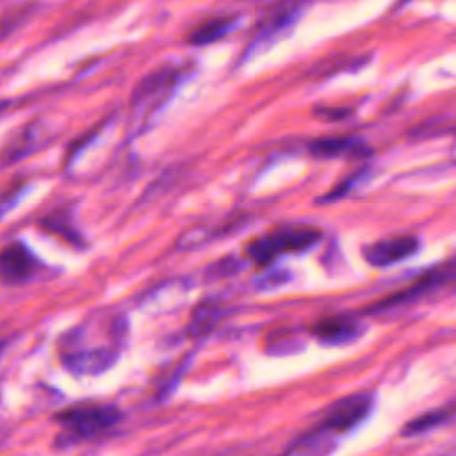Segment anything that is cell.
I'll list each match as a JSON object with an SVG mask.
<instances>
[{
	"mask_svg": "<svg viewBox=\"0 0 456 456\" xmlns=\"http://www.w3.org/2000/svg\"><path fill=\"white\" fill-rule=\"evenodd\" d=\"M41 226L46 232H52V233H57V235L64 237L68 242H71L75 246L80 244V233L73 228L69 212H66V210H59V212H53V214L46 216L41 221Z\"/></svg>",
	"mask_w": 456,
	"mask_h": 456,
	"instance_id": "obj_16",
	"label": "cell"
},
{
	"mask_svg": "<svg viewBox=\"0 0 456 456\" xmlns=\"http://www.w3.org/2000/svg\"><path fill=\"white\" fill-rule=\"evenodd\" d=\"M191 75L187 64H167L148 73L132 93L134 112L141 118L157 114L178 91L183 80Z\"/></svg>",
	"mask_w": 456,
	"mask_h": 456,
	"instance_id": "obj_1",
	"label": "cell"
},
{
	"mask_svg": "<svg viewBox=\"0 0 456 456\" xmlns=\"http://www.w3.org/2000/svg\"><path fill=\"white\" fill-rule=\"evenodd\" d=\"M321 240V232L312 226H287L265 233L248 244V255L258 265H267L281 255L303 253Z\"/></svg>",
	"mask_w": 456,
	"mask_h": 456,
	"instance_id": "obj_2",
	"label": "cell"
},
{
	"mask_svg": "<svg viewBox=\"0 0 456 456\" xmlns=\"http://www.w3.org/2000/svg\"><path fill=\"white\" fill-rule=\"evenodd\" d=\"M240 23L239 16H212L198 23L187 34V43L192 46L212 45L223 37H226L232 30Z\"/></svg>",
	"mask_w": 456,
	"mask_h": 456,
	"instance_id": "obj_10",
	"label": "cell"
},
{
	"mask_svg": "<svg viewBox=\"0 0 456 456\" xmlns=\"http://www.w3.org/2000/svg\"><path fill=\"white\" fill-rule=\"evenodd\" d=\"M306 5L308 0H280L274 5H271L258 20L253 32V39L244 57H248L255 50H260L264 45H271L281 36H285L297 23Z\"/></svg>",
	"mask_w": 456,
	"mask_h": 456,
	"instance_id": "obj_4",
	"label": "cell"
},
{
	"mask_svg": "<svg viewBox=\"0 0 456 456\" xmlns=\"http://www.w3.org/2000/svg\"><path fill=\"white\" fill-rule=\"evenodd\" d=\"M290 280V273L285 269H269L255 280V287L258 290H273L285 285Z\"/></svg>",
	"mask_w": 456,
	"mask_h": 456,
	"instance_id": "obj_18",
	"label": "cell"
},
{
	"mask_svg": "<svg viewBox=\"0 0 456 456\" xmlns=\"http://www.w3.org/2000/svg\"><path fill=\"white\" fill-rule=\"evenodd\" d=\"M408 2H411V0H399V7H403V5L408 4Z\"/></svg>",
	"mask_w": 456,
	"mask_h": 456,
	"instance_id": "obj_22",
	"label": "cell"
},
{
	"mask_svg": "<svg viewBox=\"0 0 456 456\" xmlns=\"http://www.w3.org/2000/svg\"><path fill=\"white\" fill-rule=\"evenodd\" d=\"M0 436H2V433H0Z\"/></svg>",
	"mask_w": 456,
	"mask_h": 456,
	"instance_id": "obj_24",
	"label": "cell"
},
{
	"mask_svg": "<svg viewBox=\"0 0 456 456\" xmlns=\"http://www.w3.org/2000/svg\"><path fill=\"white\" fill-rule=\"evenodd\" d=\"M420 248V242L413 235H395L376 240L363 248V258L369 265L388 267L397 262H403L415 255Z\"/></svg>",
	"mask_w": 456,
	"mask_h": 456,
	"instance_id": "obj_7",
	"label": "cell"
},
{
	"mask_svg": "<svg viewBox=\"0 0 456 456\" xmlns=\"http://www.w3.org/2000/svg\"><path fill=\"white\" fill-rule=\"evenodd\" d=\"M39 132L41 128H37L36 125H28L25 126L2 151H0V164H11L18 159H23L27 153H30L36 148V142L39 139Z\"/></svg>",
	"mask_w": 456,
	"mask_h": 456,
	"instance_id": "obj_15",
	"label": "cell"
},
{
	"mask_svg": "<svg viewBox=\"0 0 456 456\" xmlns=\"http://www.w3.org/2000/svg\"><path fill=\"white\" fill-rule=\"evenodd\" d=\"M310 153L321 159H333L340 155H367L369 148L354 137H322L310 142Z\"/></svg>",
	"mask_w": 456,
	"mask_h": 456,
	"instance_id": "obj_13",
	"label": "cell"
},
{
	"mask_svg": "<svg viewBox=\"0 0 456 456\" xmlns=\"http://www.w3.org/2000/svg\"><path fill=\"white\" fill-rule=\"evenodd\" d=\"M239 267L240 265L235 258H223L210 267V273H214L216 276H224V274H232V273L239 271Z\"/></svg>",
	"mask_w": 456,
	"mask_h": 456,
	"instance_id": "obj_21",
	"label": "cell"
},
{
	"mask_svg": "<svg viewBox=\"0 0 456 456\" xmlns=\"http://www.w3.org/2000/svg\"><path fill=\"white\" fill-rule=\"evenodd\" d=\"M4 347H5V342H4V340H0V354H2V351H4Z\"/></svg>",
	"mask_w": 456,
	"mask_h": 456,
	"instance_id": "obj_23",
	"label": "cell"
},
{
	"mask_svg": "<svg viewBox=\"0 0 456 456\" xmlns=\"http://www.w3.org/2000/svg\"><path fill=\"white\" fill-rule=\"evenodd\" d=\"M27 191H28V185L20 182L0 192V219H4L21 201Z\"/></svg>",
	"mask_w": 456,
	"mask_h": 456,
	"instance_id": "obj_17",
	"label": "cell"
},
{
	"mask_svg": "<svg viewBox=\"0 0 456 456\" xmlns=\"http://www.w3.org/2000/svg\"><path fill=\"white\" fill-rule=\"evenodd\" d=\"M335 436L319 424L314 431L299 436L281 456H330L337 447Z\"/></svg>",
	"mask_w": 456,
	"mask_h": 456,
	"instance_id": "obj_11",
	"label": "cell"
},
{
	"mask_svg": "<svg viewBox=\"0 0 456 456\" xmlns=\"http://www.w3.org/2000/svg\"><path fill=\"white\" fill-rule=\"evenodd\" d=\"M37 267L36 255L23 242H11L0 249V281L5 285L28 281Z\"/></svg>",
	"mask_w": 456,
	"mask_h": 456,
	"instance_id": "obj_6",
	"label": "cell"
},
{
	"mask_svg": "<svg viewBox=\"0 0 456 456\" xmlns=\"http://www.w3.org/2000/svg\"><path fill=\"white\" fill-rule=\"evenodd\" d=\"M454 417H456V401L442 404L438 408H433L422 415L410 419L401 428V435L403 436H419V435H424L428 431H433V429L447 424Z\"/></svg>",
	"mask_w": 456,
	"mask_h": 456,
	"instance_id": "obj_12",
	"label": "cell"
},
{
	"mask_svg": "<svg viewBox=\"0 0 456 456\" xmlns=\"http://www.w3.org/2000/svg\"><path fill=\"white\" fill-rule=\"evenodd\" d=\"M121 417V411L110 404H78L61 411L57 422L64 428V438L77 442L114 428Z\"/></svg>",
	"mask_w": 456,
	"mask_h": 456,
	"instance_id": "obj_3",
	"label": "cell"
},
{
	"mask_svg": "<svg viewBox=\"0 0 456 456\" xmlns=\"http://www.w3.org/2000/svg\"><path fill=\"white\" fill-rule=\"evenodd\" d=\"M363 328L349 317H328L319 321L312 333L314 337L328 346H346L362 335Z\"/></svg>",
	"mask_w": 456,
	"mask_h": 456,
	"instance_id": "obj_9",
	"label": "cell"
},
{
	"mask_svg": "<svg viewBox=\"0 0 456 456\" xmlns=\"http://www.w3.org/2000/svg\"><path fill=\"white\" fill-rule=\"evenodd\" d=\"M351 109L347 107H328V105H319L314 109V116L324 121H338L342 118H347Z\"/></svg>",
	"mask_w": 456,
	"mask_h": 456,
	"instance_id": "obj_20",
	"label": "cell"
},
{
	"mask_svg": "<svg viewBox=\"0 0 456 456\" xmlns=\"http://www.w3.org/2000/svg\"><path fill=\"white\" fill-rule=\"evenodd\" d=\"M118 360V353L109 347L73 349L64 353L62 365L75 376H98L110 369Z\"/></svg>",
	"mask_w": 456,
	"mask_h": 456,
	"instance_id": "obj_8",
	"label": "cell"
},
{
	"mask_svg": "<svg viewBox=\"0 0 456 456\" xmlns=\"http://www.w3.org/2000/svg\"><path fill=\"white\" fill-rule=\"evenodd\" d=\"M365 176H367V171H365V169H362V171L351 175V176L346 178L342 183H338L331 192H328L321 201H335V200L346 196V194L351 192L354 187H358V185L365 180Z\"/></svg>",
	"mask_w": 456,
	"mask_h": 456,
	"instance_id": "obj_19",
	"label": "cell"
},
{
	"mask_svg": "<svg viewBox=\"0 0 456 456\" xmlns=\"http://www.w3.org/2000/svg\"><path fill=\"white\" fill-rule=\"evenodd\" d=\"M372 408V395L367 392L349 394L328 406L321 426L333 435H344L356 428Z\"/></svg>",
	"mask_w": 456,
	"mask_h": 456,
	"instance_id": "obj_5",
	"label": "cell"
},
{
	"mask_svg": "<svg viewBox=\"0 0 456 456\" xmlns=\"http://www.w3.org/2000/svg\"><path fill=\"white\" fill-rule=\"evenodd\" d=\"M224 315V306L216 299H205L191 314L189 321V335L191 337H203L210 333L216 324Z\"/></svg>",
	"mask_w": 456,
	"mask_h": 456,
	"instance_id": "obj_14",
	"label": "cell"
}]
</instances>
